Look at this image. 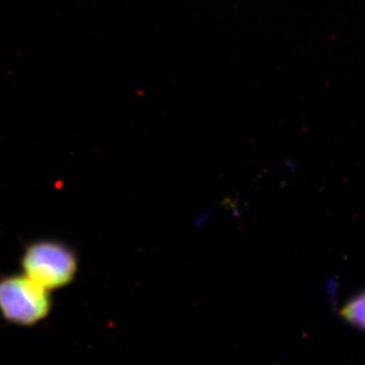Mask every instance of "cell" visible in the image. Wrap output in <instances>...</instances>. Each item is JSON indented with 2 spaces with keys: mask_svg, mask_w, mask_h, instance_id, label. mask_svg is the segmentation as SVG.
I'll return each instance as SVG.
<instances>
[{
  "mask_svg": "<svg viewBox=\"0 0 365 365\" xmlns=\"http://www.w3.org/2000/svg\"><path fill=\"white\" fill-rule=\"evenodd\" d=\"M50 292L24 273L4 276L0 278V316L13 325H38L51 312Z\"/></svg>",
  "mask_w": 365,
  "mask_h": 365,
  "instance_id": "2",
  "label": "cell"
},
{
  "mask_svg": "<svg viewBox=\"0 0 365 365\" xmlns=\"http://www.w3.org/2000/svg\"><path fill=\"white\" fill-rule=\"evenodd\" d=\"M341 316L350 325L365 331V292L350 299L341 309Z\"/></svg>",
  "mask_w": 365,
  "mask_h": 365,
  "instance_id": "3",
  "label": "cell"
},
{
  "mask_svg": "<svg viewBox=\"0 0 365 365\" xmlns=\"http://www.w3.org/2000/svg\"><path fill=\"white\" fill-rule=\"evenodd\" d=\"M21 267L29 278L51 292L73 282L78 260L76 252L63 242L40 240L26 246Z\"/></svg>",
  "mask_w": 365,
  "mask_h": 365,
  "instance_id": "1",
  "label": "cell"
}]
</instances>
